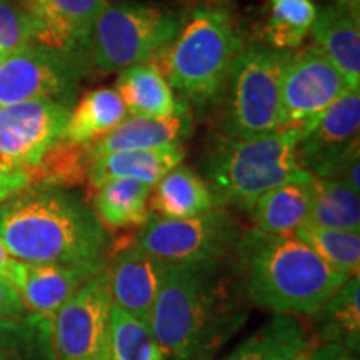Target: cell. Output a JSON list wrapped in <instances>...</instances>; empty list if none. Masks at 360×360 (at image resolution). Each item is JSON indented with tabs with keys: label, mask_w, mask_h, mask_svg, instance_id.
Returning <instances> with one entry per match:
<instances>
[{
	"label": "cell",
	"mask_w": 360,
	"mask_h": 360,
	"mask_svg": "<svg viewBox=\"0 0 360 360\" xmlns=\"http://www.w3.org/2000/svg\"><path fill=\"white\" fill-rule=\"evenodd\" d=\"M225 262L167 265L148 322L167 360H215L249 321L236 269Z\"/></svg>",
	"instance_id": "cell-1"
},
{
	"label": "cell",
	"mask_w": 360,
	"mask_h": 360,
	"mask_svg": "<svg viewBox=\"0 0 360 360\" xmlns=\"http://www.w3.org/2000/svg\"><path fill=\"white\" fill-rule=\"evenodd\" d=\"M0 240L12 259L40 265L103 264L109 233L84 197L27 187L0 204Z\"/></svg>",
	"instance_id": "cell-2"
},
{
	"label": "cell",
	"mask_w": 360,
	"mask_h": 360,
	"mask_svg": "<svg viewBox=\"0 0 360 360\" xmlns=\"http://www.w3.org/2000/svg\"><path fill=\"white\" fill-rule=\"evenodd\" d=\"M232 257L247 302L274 315L310 317L350 278L292 233L242 231Z\"/></svg>",
	"instance_id": "cell-3"
},
{
	"label": "cell",
	"mask_w": 360,
	"mask_h": 360,
	"mask_svg": "<svg viewBox=\"0 0 360 360\" xmlns=\"http://www.w3.org/2000/svg\"><path fill=\"white\" fill-rule=\"evenodd\" d=\"M242 47L232 4L197 0L180 13L177 34L154 64L180 101L202 114L222 102L229 70Z\"/></svg>",
	"instance_id": "cell-4"
},
{
	"label": "cell",
	"mask_w": 360,
	"mask_h": 360,
	"mask_svg": "<svg viewBox=\"0 0 360 360\" xmlns=\"http://www.w3.org/2000/svg\"><path fill=\"white\" fill-rule=\"evenodd\" d=\"M297 139V130L242 139L220 135L204 165L215 207H237L249 212L262 193L302 174L295 154Z\"/></svg>",
	"instance_id": "cell-5"
},
{
	"label": "cell",
	"mask_w": 360,
	"mask_h": 360,
	"mask_svg": "<svg viewBox=\"0 0 360 360\" xmlns=\"http://www.w3.org/2000/svg\"><path fill=\"white\" fill-rule=\"evenodd\" d=\"M295 51L244 44L229 70L222 96L224 137H255L278 130L283 74Z\"/></svg>",
	"instance_id": "cell-6"
},
{
	"label": "cell",
	"mask_w": 360,
	"mask_h": 360,
	"mask_svg": "<svg viewBox=\"0 0 360 360\" xmlns=\"http://www.w3.org/2000/svg\"><path fill=\"white\" fill-rule=\"evenodd\" d=\"M180 13L147 0L107 4L94 29L90 62L102 74L154 62L177 34Z\"/></svg>",
	"instance_id": "cell-7"
},
{
	"label": "cell",
	"mask_w": 360,
	"mask_h": 360,
	"mask_svg": "<svg viewBox=\"0 0 360 360\" xmlns=\"http://www.w3.org/2000/svg\"><path fill=\"white\" fill-rule=\"evenodd\" d=\"M242 229L227 209L187 219L148 215L135 244L167 265L224 262L233 255Z\"/></svg>",
	"instance_id": "cell-8"
},
{
	"label": "cell",
	"mask_w": 360,
	"mask_h": 360,
	"mask_svg": "<svg viewBox=\"0 0 360 360\" xmlns=\"http://www.w3.org/2000/svg\"><path fill=\"white\" fill-rule=\"evenodd\" d=\"M359 127L360 90L349 89L299 134V165L314 177L342 180L359 192Z\"/></svg>",
	"instance_id": "cell-9"
},
{
	"label": "cell",
	"mask_w": 360,
	"mask_h": 360,
	"mask_svg": "<svg viewBox=\"0 0 360 360\" xmlns=\"http://www.w3.org/2000/svg\"><path fill=\"white\" fill-rule=\"evenodd\" d=\"M90 65L87 60L44 45H25L0 64V105L53 101L70 109Z\"/></svg>",
	"instance_id": "cell-10"
},
{
	"label": "cell",
	"mask_w": 360,
	"mask_h": 360,
	"mask_svg": "<svg viewBox=\"0 0 360 360\" xmlns=\"http://www.w3.org/2000/svg\"><path fill=\"white\" fill-rule=\"evenodd\" d=\"M110 310L107 264L52 319L57 360H109Z\"/></svg>",
	"instance_id": "cell-11"
},
{
	"label": "cell",
	"mask_w": 360,
	"mask_h": 360,
	"mask_svg": "<svg viewBox=\"0 0 360 360\" xmlns=\"http://www.w3.org/2000/svg\"><path fill=\"white\" fill-rule=\"evenodd\" d=\"M347 90L340 72L315 45L294 52L282 80L278 130L300 134Z\"/></svg>",
	"instance_id": "cell-12"
},
{
	"label": "cell",
	"mask_w": 360,
	"mask_h": 360,
	"mask_svg": "<svg viewBox=\"0 0 360 360\" xmlns=\"http://www.w3.org/2000/svg\"><path fill=\"white\" fill-rule=\"evenodd\" d=\"M70 109L53 101L0 105V159L30 170L64 137Z\"/></svg>",
	"instance_id": "cell-13"
},
{
	"label": "cell",
	"mask_w": 360,
	"mask_h": 360,
	"mask_svg": "<svg viewBox=\"0 0 360 360\" xmlns=\"http://www.w3.org/2000/svg\"><path fill=\"white\" fill-rule=\"evenodd\" d=\"M19 4L32 19L34 44L90 62L94 29L109 0H19Z\"/></svg>",
	"instance_id": "cell-14"
},
{
	"label": "cell",
	"mask_w": 360,
	"mask_h": 360,
	"mask_svg": "<svg viewBox=\"0 0 360 360\" xmlns=\"http://www.w3.org/2000/svg\"><path fill=\"white\" fill-rule=\"evenodd\" d=\"M107 272L112 305L148 326L167 276V264L134 242L117 252L110 265H107Z\"/></svg>",
	"instance_id": "cell-15"
},
{
	"label": "cell",
	"mask_w": 360,
	"mask_h": 360,
	"mask_svg": "<svg viewBox=\"0 0 360 360\" xmlns=\"http://www.w3.org/2000/svg\"><path fill=\"white\" fill-rule=\"evenodd\" d=\"M103 264L40 265L13 259L7 278L13 283L30 314L52 321L53 315Z\"/></svg>",
	"instance_id": "cell-16"
},
{
	"label": "cell",
	"mask_w": 360,
	"mask_h": 360,
	"mask_svg": "<svg viewBox=\"0 0 360 360\" xmlns=\"http://www.w3.org/2000/svg\"><path fill=\"white\" fill-rule=\"evenodd\" d=\"M315 47L326 53L349 89L360 87L359 6L337 0L317 11L310 27Z\"/></svg>",
	"instance_id": "cell-17"
},
{
	"label": "cell",
	"mask_w": 360,
	"mask_h": 360,
	"mask_svg": "<svg viewBox=\"0 0 360 360\" xmlns=\"http://www.w3.org/2000/svg\"><path fill=\"white\" fill-rule=\"evenodd\" d=\"M193 119L188 107H182L177 114L165 119H150V117H125L117 127L87 146L89 160L115 152L148 150L167 146H182L192 134Z\"/></svg>",
	"instance_id": "cell-18"
},
{
	"label": "cell",
	"mask_w": 360,
	"mask_h": 360,
	"mask_svg": "<svg viewBox=\"0 0 360 360\" xmlns=\"http://www.w3.org/2000/svg\"><path fill=\"white\" fill-rule=\"evenodd\" d=\"M312 179L314 175L304 170L262 193L249 210L252 229L270 236H290L307 224L312 207Z\"/></svg>",
	"instance_id": "cell-19"
},
{
	"label": "cell",
	"mask_w": 360,
	"mask_h": 360,
	"mask_svg": "<svg viewBox=\"0 0 360 360\" xmlns=\"http://www.w3.org/2000/svg\"><path fill=\"white\" fill-rule=\"evenodd\" d=\"M186 148L182 146H167L148 150L115 152L94 159L87 169L90 188L97 191L110 180L130 179L154 187L170 170L182 164Z\"/></svg>",
	"instance_id": "cell-20"
},
{
	"label": "cell",
	"mask_w": 360,
	"mask_h": 360,
	"mask_svg": "<svg viewBox=\"0 0 360 360\" xmlns=\"http://www.w3.org/2000/svg\"><path fill=\"white\" fill-rule=\"evenodd\" d=\"M317 345H340L359 354L360 350V278L350 277L310 315L309 327Z\"/></svg>",
	"instance_id": "cell-21"
},
{
	"label": "cell",
	"mask_w": 360,
	"mask_h": 360,
	"mask_svg": "<svg viewBox=\"0 0 360 360\" xmlns=\"http://www.w3.org/2000/svg\"><path fill=\"white\" fill-rule=\"evenodd\" d=\"M115 92L122 98L127 112L135 117L165 119L187 105L175 97L174 90L154 62L120 70Z\"/></svg>",
	"instance_id": "cell-22"
},
{
	"label": "cell",
	"mask_w": 360,
	"mask_h": 360,
	"mask_svg": "<svg viewBox=\"0 0 360 360\" xmlns=\"http://www.w3.org/2000/svg\"><path fill=\"white\" fill-rule=\"evenodd\" d=\"M312 349L307 323L292 315H274L222 360H292Z\"/></svg>",
	"instance_id": "cell-23"
},
{
	"label": "cell",
	"mask_w": 360,
	"mask_h": 360,
	"mask_svg": "<svg viewBox=\"0 0 360 360\" xmlns=\"http://www.w3.org/2000/svg\"><path fill=\"white\" fill-rule=\"evenodd\" d=\"M150 195V214L164 219H187L215 209V202L205 179L187 165H177L164 175Z\"/></svg>",
	"instance_id": "cell-24"
},
{
	"label": "cell",
	"mask_w": 360,
	"mask_h": 360,
	"mask_svg": "<svg viewBox=\"0 0 360 360\" xmlns=\"http://www.w3.org/2000/svg\"><path fill=\"white\" fill-rule=\"evenodd\" d=\"M127 114L115 89H96L85 94L70 110L64 139L79 146H90L112 132Z\"/></svg>",
	"instance_id": "cell-25"
},
{
	"label": "cell",
	"mask_w": 360,
	"mask_h": 360,
	"mask_svg": "<svg viewBox=\"0 0 360 360\" xmlns=\"http://www.w3.org/2000/svg\"><path fill=\"white\" fill-rule=\"evenodd\" d=\"M150 192L152 187L139 180H110L94 193L92 209L105 229L142 227L150 215Z\"/></svg>",
	"instance_id": "cell-26"
},
{
	"label": "cell",
	"mask_w": 360,
	"mask_h": 360,
	"mask_svg": "<svg viewBox=\"0 0 360 360\" xmlns=\"http://www.w3.org/2000/svg\"><path fill=\"white\" fill-rule=\"evenodd\" d=\"M309 224L337 231L360 232L359 192L335 179H312V207Z\"/></svg>",
	"instance_id": "cell-27"
},
{
	"label": "cell",
	"mask_w": 360,
	"mask_h": 360,
	"mask_svg": "<svg viewBox=\"0 0 360 360\" xmlns=\"http://www.w3.org/2000/svg\"><path fill=\"white\" fill-rule=\"evenodd\" d=\"M0 360H57L52 321L30 312L19 321H0Z\"/></svg>",
	"instance_id": "cell-28"
},
{
	"label": "cell",
	"mask_w": 360,
	"mask_h": 360,
	"mask_svg": "<svg viewBox=\"0 0 360 360\" xmlns=\"http://www.w3.org/2000/svg\"><path fill=\"white\" fill-rule=\"evenodd\" d=\"M267 19L262 27L265 45L278 51H295L310 34L317 7L310 0H267Z\"/></svg>",
	"instance_id": "cell-29"
},
{
	"label": "cell",
	"mask_w": 360,
	"mask_h": 360,
	"mask_svg": "<svg viewBox=\"0 0 360 360\" xmlns=\"http://www.w3.org/2000/svg\"><path fill=\"white\" fill-rule=\"evenodd\" d=\"M87 146L69 142L62 137L49 148L42 160L29 170L30 187L69 188L87 182Z\"/></svg>",
	"instance_id": "cell-30"
},
{
	"label": "cell",
	"mask_w": 360,
	"mask_h": 360,
	"mask_svg": "<svg viewBox=\"0 0 360 360\" xmlns=\"http://www.w3.org/2000/svg\"><path fill=\"white\" fill-rule=\"evenodd\" d=\"M292 236L302 240L337 272L347 277L359 276L360 236L357 232L319 227L307 222L297 229Z\"/></svg>",
	"instance_id": "cell-31"
},
{
	"label": "cell",
	"mask_w": 360,
	"mask_h": 360,
	"mask_svg": "<svg viewBox=\"0 0 360 360\" xmlns=\"http://www.w3.org/2000/svg\"><path fill=\"white\" fill-rule=\"evenodd\" d=\"M109 360H167L150 327L112 305Z\"/></svg>",
	"instance_id": "cell-32"
},
{
	"label": "cell",
	"mask_w": 360,
	"mask_h": 360,
	"mask_svg": "<svg viewBox=\"0 0 360 360\" xmlns=\"http://www.w3.org/2000/svg\"><path fill=\"white\" fill-rule=\"evenodd\" d=\"M34 44V25L15 0H0V51L7 56Z\"/></svg>",
	"instance_id": "cell-33"
},
{
	"label": "cell",
	"mask_w": 360,
	"mask_h": 360,
	"mask_svg": "<svg viewBox=\"0 0 360 360\" xmlns=\"http://www.w3.org/2000/svg\"><path fill=\"white\" fill-rule=\"evenodd\" d=\"M29 314L13 283L0 274V321H19Z\"/></svg>",
	"instance_id": "cell-34"
},
{
	"label": "cell",
	"mask_w": 360,
	"mask_h": 360,
	"mask_svg": "<svg viewBox=\"0 0 360 360\" xmlns=\"http://www.w3.org/2000/svg\"><path fill=\"white\" fill-rule=\"evenodd\" d=\"M27 187H30L29 170L15 167L0 159V204Z\"/></svg>",
	"instance_id": "cell-35"
},
{
	"label": "cell",
	"mask_w": 360,
	"mask_h": 360,
	"mask_svg": "<svg viewBox=\"0 0 360 360\" xmlns=\"http://www.w3.org/2000/svg\"><path fill=\"white\" fill-rule=\"evenodd\" d=\"M310 360H359V354L340 345H315L310 350Z\"/></svg>",
	"instance_id": "cell-36"
},
{
	"label": "cell",
	"mask_w": 360,
	"mask_h": 360,
	"mask_svg": "<svg viewBox=\"0 0 360 360\" xmlns=\"http://www.w3.org/2000/svg\"><path fill=\"white\" fill-rule=\"evenodd\" d=\"M13 262V259L11 257V254H8L6 245L2 244V240H0V274L2 276H7L8 269H11V265Z\"/></svg>",
	"instance_id": "cell-37"
},
{
	"label": "cell",
	"mask_w": 360,
	"mask_h": 360,
	"mask_svg": "<svg viewBox=\"0 0 360 360\" xmlns=\"http://www.w3.org/2000/svg\"><path fill=\"white\" fill-rule=\"evenodd\" d=\"M292 360H310V350H309V352H304V354L297 355V357L292 359Z\"/></svg>",
	"instance_id": "cell-38"
},
{
	"label": "cell",
	"mask_w": 360,
	"mask_h": 360,
	"mask_svg": "<svg viewBox=\"0 0 360 360\" xmlns=\"http://www.w3.org/2000/svg\"><path fill=\"white\" fill-rule=\"evenodd\" d=\"M7 57V53H4L2 51H0V64H2V62H4V58H6Z\"/></svg>",
	"instance_id": "cell-39"
},
{
	"label": "cell",
	"mask_w": 360,
	"mask_h": 360,
	"mask_svg": "<svg viewBox=\"0 0 360 360\" xmlns=\"http://www.w3.org/2000/svg\"><path fill=\"white\" fill-rule=\"evenodd\" d=\"M344 2H349V4H354V6H359V0H344Z\"/></svg>",
	"instance_id": "cell-40"
}]
</instances>
